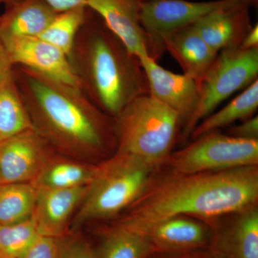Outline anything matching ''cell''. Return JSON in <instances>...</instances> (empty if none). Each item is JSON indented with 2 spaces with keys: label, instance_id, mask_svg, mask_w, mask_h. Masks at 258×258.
I'll use <instances>...</instances> for the list:
<instances>
[{
  "label": "cell",
  "instance_id": "29",
  "mask_svg": "<svg viewBox=\"0 0 258 258\" xmlns=\"http://www.w3.org/2000/svg\"><path fill=\"white\" fill-rule=\"evenodd\" d=\"M57 13L78 7L86 6L88 0H45Z\"/></svg>",
  "mask_w": 258,
  "mask_h": 258
},
{
  "label": "cell",
  "instance_id": "34",
  "mask_svg": "<svg viewBox=\"0 0 258 258\" xmlns=\"http://www.w3.org/2000/svg\"><path fill=\"white\" fill-rule=\"evenodd\" d=\"M15 1H17V0H0V5L6 6V5L11 4Z\"/></svg>",
  "mask_w": 258,
  "mask_h": 258
},
{
  "label": "cell",
  "instance_id": "21",
  "mask_svg": "<svg viewBox=\"0 0 258 258\" xmlns=\"http://www.w3.org/2000/svg\"><path fill=\"white\" fill-rule=\"evenodd\" d=\"M258 108V80L251 83L228 104L212 113L193 129L190 137L195 139L210 132H217L238 120L253 116Z\"/></svg>",
  "mask_w": 258,
  "mask_h": 258
},
{
  "label": "cell",
  "instance_id": "36",
  "mask_svg": "<svg viewBox=\"0 0 258 258\" xmlns=\"http://www.w3.org/2000/svg\"><path fill=\"white\" fill-rule=\"evenodd\" d=\"M143 1H147V0H143Z\"/></svg>",
  "mask_w": 258,
  "mask_h": 258
},
{
  "label": "cell",
  "instance_id": "20",
  "mask_svg": "<svg viewBox=\"0 0 258 258\" xmlns=\"http://www.w3.org/2000/svg\"><path fill=\"white\" fill-rule=\"evenodd\" d=\"M32 129L31 119L19 92L13 68L0 83V142Z\"/></svg>",
  "mask_w": 258,
  "mask_h": 258
},
{
  "label": "cell",
  "instance_id": "12",
  "mask_svg": "<svg viewBox=\"0 0 258 258\" xmlns=\"http://www.w3.org/2000/svg\"><path fill=\"white\" fill-rule=\"evenodd\" d=\"M136 232L147 237L154 253L166 254L208 248L215 235L210 225L188 216L169 217Z\"/></svg>",
  "mask_w": 258,
  "mask_h": 258
},
{
  "label": "cell",
  "instance_id": "15",
  "mask_svg": "<svg viewBox=\"0 0 258 258\" xmlns=\"http://www.w3.org/2000/svg\"><path fill=\"white\" fill-rule=\"evenodd\" d=\"M249 5H240L215 12L191 24L204 41L218 54L226 49L240 46L252 28Z\"/></svg>",
  "mask_w": 258,
  "mask_h": 258
},
{
  "label": "cell",
  "instance_id": "9",
  "mask_svg": "<svg viewBox=\"0 0 258 258\" xmlns=\"http://www.w3.org/2000/svg\"><path fill=\"white\" fill-rule=\"evenodd\" d=\"M257 4L254 0H147L142 3L141 20L149 34L159 38L161 35L191 25L219 10Z\"/></svg>",
  "mask_w": 258,
  "mask_h": 258
},
{
  "label": "cell",
  "instance_id": "33",
  "mask_svg": "<svg viewBox=\"0 0 258 258\" xmlns=\"http://www.w3.org/2000/svg\"><path fill=\"white\" fill-rule=\"evenodd\" d=\"M150 258H184L182 254L154 253Z\"/></svg>",
  "mask_w": 258,
  "mask_h": 258
},
{
  "label": "cell",
  "instance_id": "19",
  "mask_svg": "<svg viewBox=\"0 0 258 258\" xmlns=\"http://www.w3.org/2000/svg\"><path fill=\"white\" fill-rule=\"evenodd\" d=\"M225 230H215L212 246L226 258H258L257 205L237 214Z\"/></svg>",
  "mask_w": 258,
  "mask_h": 258
},
{
  "label": "cell",
  "instance_id": "4",
  "mask_svg": "<svg viewBox=\"0 0 258 258\" xmlns=\"http://www.w3.org/2000/svg\"><path fill=\"white\" fill-rule=\"evenodd\" d=\"M160 167L116 152L98 163L87 194L71 222L73 230L86 222L108 220L125 212Z\"/></svg>",
  "mask_w": 258,
  "mask_h": 258
},
{
  "label": "cell",
  "instance_id": "3",
  "mask_svg": "<svg viewBox=\"0 0 258 258\" xmlns=\"http://www.w3.org/2000/svg\"><path fill=\"white\" fill-rule=\"evenodd\" d=\"M69 57L83 92L110 116L115 118L134 99L149 94L138 57L88 8Z\"/></svg>",
  "mask_w": 258,
  "mask_h": 258
},
{
  "label": "cell",
  "instance_id": "28",
  "mask_svg": "<svg viewBox=\"0 0 258 258\" xmlns=\"http://www.w3.org/2000/svg\"><path fill=\"white\" fill-rule=\"evenodd\" d=\"M227 135L246 140H258V116L253 115L240 124L231 127Z\"/></svg>",
  "mask_w": 258,
  "mask_h": 258
},
{
  "label": "cell",
  "instance_id": "22",
  "mask_svg": "<svg viewBox=\"0 0 258 258\" xmlns=\"http://www.w3.org/2000/svg\"><path fill=\"white\" fill-rule=\"evenodd\" d=\"M96 258H150L152 244L143 234L113 225L103 231Z\"/></svg>",
  "mask_w": 258,
  "mask_h": 258
},
{
  "label": "cell",
  "instance_id": "18",
  "mask_svg": "<svg viewBox=\"0 0 258 258\" xmlns=\"http://www.w3.org/2000/svg\"><path fill=\"white\" fill-rule=\"evenodd\" d=\"M97 164L76 160L54 151L31 184L37 190L88 186L96 174Z\"/></svg>",
  "mask_w": 258,
  "mask_h": 258
},
{
  "label": "cell",
  "instance_id": "7",
  "mask_svg": "<svg viewBox=\"0 0 258 258\" xmlns=\"http://www.w3.org/2000/svg\"><path fill=\"white\" fill-rule=\"evenodd\" d=\"M258 165V140L210 132L171 153L162 166L175 174L230 170Z\"/></svg>",
  "mask_w": 258,
  "mask_h": 258
},
{
  "label": "cell",
  "instance_id": "2",
  "mask_svg": "<svg viewBox=\"0 0 258 258\" xmlns=\"http://www.w3.org/2000/svg\"><path fill=\"white\" fill-rule=\"evenodd\" d=\"M258 165L154 176L115 226L133 231L176 216L210 219L257 205Z\"/></svg>",
  "mask_w": 258,
  "mask_h": 258
},
{
  "label": "cell",
  "instance_id": "25",
  "mask_svg": "<svg viewBox=\"0 0 258 258\" xmlns=\"http://www.w3.org/2000/svg\"><path fill=\"white\" fill-rule=\"evenodd\" d=\"M40 236L32 218L0 227V258H20Z\"/></svg>",
  "mask_w": 258,
  "mask_h": 258
},
{
  "label": "cell",
  "instance_id": "27",
  "mask_svg": "<svg viewBox=\"0 0 258 258\" xmlns=\"http://www.w3.org/2000/svg\"><path fill=\"white\" fill-rule=\"evenodd\" d=\"M57 238L40 235L20 258H57Z\"/></svg>",
  "mask_w": 258,
  "mask_h": 258
},
{
  "label": "cell",
  "instance_id": "13",
  "mask_svg": "<svg viewBox=\"0 0 258 258\" xmlns=\"http://www.w3.org/2000/svg\"><path fill=\"white\" fill-rule=\"evenodd\" d=\"M139 60L147 77L149 95L175 111L184 126L198 106V83L187 75L164 69L151 57Z\"/></svg>",
  "mask_w": 258,
  "mask_h": 258
},
{
  "label": "cell",
  "instance_id": "17",
  "mask_svg": "<svg viewBox=\"0 0 258 258\" xmlns=\"http://www.w3.org/2000/svg\"><path fill=\"white\" fill-rule=\"evenodd\" d=\"M57 15L45 0H17L0 15V40L39 37Z\"/></svg>",
  "mask_w": 258,
  "mask_h": 258
},
{
  "label": "cell",
  "instance_id": "1",
  "mask_svg": "<svg viewBox=\"0 0 258 258\" xmlns=\"http://www.w3.org/2000/svg\"><path fill=\"white\" fill-rule=\"evenodd\" d=\"M34 130L62 155L98 164L116 149L115 120L81 88L22 66H13Z\"/></svg>",
  "mask_w": 258,
  "mask_h": 258
},
{
  "label": "cell",
  "instance_id": "5",
  "mask_svg": "<svg viewBox=\"0 0 258 258\" xmlns=\"http://www.w3.org/2000/svg\"><path fill=\"white\" fill-rule=\"evenodd\" d=\"M115 120V152L159 166L170 155L182 125L175 111L149 94L131 102Z\"/></svg>",
  "mask_w": 258,
  "mask_h": 258
},
{
  "label": "cell",
  "instance_id": "16",
  "mask_svg": "<svg viewBox=\"0 0 258 258\" xmlns=\"http://www.w3.org/2000/svg\"><path fill=\"white\" fill-rule=\"evenodd\" d=\"M167 51L181 66L184 74L199 83L211 67L217 54L204 41L192 25L159 37Z\"/></svg>",
  "mask_w": 258,
  "mask_h": 258
},
{
  "label": "cell",
  "instance_id": "35",
  "mask_svg": "<svg viewBox=\"0 0 258 258\" xmlns=\"http://www.w3.org/2000/svg\"><path fill=\"white\" fill-rule=\"evenodd\" d=\"M254 1L257 2V0H254Z\"/></svg>",
  "mask_w": 258,
  "mask_h": 258
},
{
  "label": "cell",
  "instance_id": "10",
  "mask_svg": "<svg viewBox=\"0 0 258 258\" xmlns=\"http://www.w3.org/2000/svg\"><path fill=\"white\" fill-rule=\"evenodd\" d=\"M53 152L34 129L0 142V186L31 184Z\"/></svg>",
  "mask_w": 258,
  "mask_h": 258
},
{
  "label": "cell",
  "instance_id": "6",
  "mask_svg": "<svg viewBox=\"0 0 258 258\" xmlns=\"http://www.w3.org/2000/svg\"><path fill=\"white\" fill-rule=\"evenodd\" d=\"M258 48L226 49L217 54L211 67L199 83L196 109L184 125L186 138L204 118L234 93L247 88L257 79Z\"/></svg>",
  "mask_w": 258,
  "mask_h": 258
},
{
  "label": "cell",
  "instance_id": "30",
  "mask_svg": "<svg viewBox=\"0 0 258 258\" xmlns=\"http://www.w3.org/2000/svg\"><path fill=\"white\" fill-rule=\"evenodd\" d=\"M182 255L184 258H226L222 252L212 245L208 248L191 251Z\"/></svg>",
  "mask_w": 258,
  "mask_h": 258
},
{
  "label": "cell",
  "instance_id": "8",
  "mask_svg": "<svg viewBox=\"0 0 258 258\" xmlns=\"http://www.w3.org/2000/svg\"><path fill=\"white\" fill-rule=\"evenodd\" d=\"M143 0H88L86 6L103 20L131 53L158 60L164 53L160 39L145 30L141 20Z\"/></svg>",
  "mask_w": 258,
  "mask_h": 258
},
{
  "label": "cell",
  "instance_id": "32",
  "mask_svg": "<svg viewBox=\"0 0 258 258\" xmlns=\"http://www.w3.org/2000/svg\"><path fill=\"white\" fill-rule=\"evenodd\" d=\"M240 47L245 50L258 48V25L256 24L246 34Z\"/></svg>",
  "mask_w": 258,
  "mask_h": 258
},
{
  "label": "cell",
  "instance_id": "11",
  "mask_svg": "<svg viewBox=\"0 0 258 258\" xmlns=\"http://www.w3.org/2000/svg\"><path fill=\"white\" fill-rule=\"evenodd\" d=\"M1 40L13 66H25L81 88L69 56L55 45L39 37H10Z\"/></svg>",
  "mask_w": 258,
  "mask_h": 258
},
{
  "label": "cell",
  "instance_id": "26",
  "mask_svg": "<svg viewBox=\"0 0 258 258\" xmlns=\"http://www.w3.org/2000/svg\"><path fill=\"white\" fill-rule=\"evenodd\" d=\"M57 258H96V250L88 241L69 232L57 238Z\"/></svg>",
  "mask_w": 258,
  "mask_h": 258
},
{
  "label": "cell",
  "instance_id": "23",
  "mask_svg": "<svg viewBox=\"0 0 258 258\" xmlns=\"http://www.w3.org/2000/svg\"><path fill=\"white\" fill-rule=\"evenodd\" d=\"M37 189L30 183L0 186V227L20 223L31 218Z\"/></svg>",
  "mask_w": 258,
  "mask_h": 258
},
{
  "label": "cell",
  "instance_id": "24",
  "mask_svg": "<svg viewBox=\"0 0 258 258\" xmlns=\"http://www.w3.org/2000/svg\"><path fill=\"white\" fill-rule=\"evenodd\" d=\"M87 10L86 6H81L57 13L39 37L55 45L69 56L76 35L86 20Z\"/></svg>",
  "mask_w": 258,
  "mask_h": 258
},
{
  "label": "cell",
  "instance_id": "31",
  "mask_svg": "<svg viewBox=\"0 0 258 258\" xmlns=\"http://www.w3.org/2000/svg\"><path fill=\"white\" fill-rule=\"evenodd\" d=\"M13 66L5 49L4 44L0 40V83L5 79L10 71L13 70Z\"/></svg>",
  "mask_w": 258,
  "mask_h": 258
},
{
  "label": "cell",
  "instance_id": "14",
  "mask_svg": "<svg viewBox=\"0 0 258 258\" xmlns=\"http://www.w3.org/2000/svg\"><path fill=\"white\" fill-rule=\"evenodd\" d=\"M88 186L37 190L31 218L40 235L60 238L71 232V218L84 200Z\"/></svg>",
  "mask_w": 258,
  "mask_h": 258
}]
</instances>
